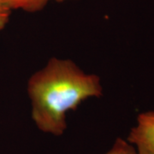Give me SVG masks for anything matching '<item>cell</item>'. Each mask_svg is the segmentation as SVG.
Masks as SVG:
<instances>
[{
    "instance_id": "6da1fadb",
    "label": "cell",
    "mask_w": 154,
    "mask_h": 154,
    "mask_svg": "<svg viewBox=\"0 0 154 154\" xmlns=\"http://www.w3.org/2000/svg\"><path fill=\"white\" fill-rule=\"evenodd\" d=\"M28 93L36 127L61 136L67 129V113L87 99L101 97L103 88L98 75L85 73L70 59L53 57L29 78Z\"/></svg>"
},
{
    "instance_id": "7a4b0ae2",
    "label": "cell",
    "mask_w": 154,
    "mask_h": 154,
    "mask_svg": "<svg viewBox=\"0 0 154 154\" xmlns=\"http://www.w3.org/2000/svg\"><path fill=\"white\" fill-rule=\"evenodd\" d=\"M127 140L137 154H154V111L138 116L137 124L131 128Z\"/></svg>"
},
{
    "instance_id": "3957f363",
    "label": "cell",
    "mask_w": 154,
    "mask_h": 154,
    "mask_svg": "<svg viewBox=\"0 0 154 154\" xmlns=\"http://www.w3.org/2000/svg\"><path fill=\"white\" fill-rule=\"evenodd\" d=\"M50 1L63 3L69 0H7L12 11L21 10L28 13H35L42 11Z\"/></svg>"
},
{
    "instance_id": "277c9868",
    "label": "cell",
    "mask_w": 154,
    "mask_h": 154,
    "mask_svg": "<svg viewBox=\"0 0 154 154\" xmlns=\"http://www.w3.org/2000/svg\"><path fill=\"white\" fill-rule=\"evenodd\" d=\"M105 154H137L132 144L122 138H117L112 147Z\"/></svg>"
},
{
    "instance_id": "5b68a950",
    "label": "cell",
    "mask_w": 154,
    "mask_h": 154,
    "mask_svg": "<svg viewBox=\"0 0 154 154\" xmlns=\"http://www.w3.org/2000/svg\"><path fill=\"white\" fill-rule=\"evenodd\" d=\"M12 10L7 0H0V31L5 28L9 22Z\"/></svg>"
}]
</instances>
